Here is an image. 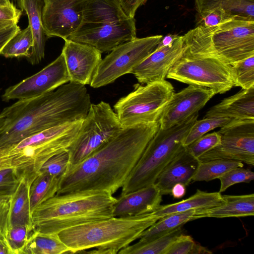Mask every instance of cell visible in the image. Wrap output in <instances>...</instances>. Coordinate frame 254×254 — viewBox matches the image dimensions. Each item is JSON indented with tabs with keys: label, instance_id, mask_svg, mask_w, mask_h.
I'll use <instances>...</instances> for the list:
<instances>
[{
	"label": "cell",
	"instance_id": "cell-1",
	"mask_svg": "<svg viewBox=\"0 0 254 254\" xmlns=\"http://www.w3.org/2000/svg\"><path fill=\"white\" fill-rule=\"evenodd\" d=\"M159 127L158 121L124 127L82 161L68 164L57 194L97 190L113 194L123 187Z\"/></svg>",
	"mask_w": 254,
	"mask_h": 254
},
{
	"label": "cell",
	"instance_id": "cell-2",
	"mask_svg": "<svg viewBox=\"0 0 254 254\" xmlns=\"http://www.w3.org/2000/svg\"><path fill=\"white\" fill-rule=\"evenodd\" d=\"M91 104L85 86L71 81L38 97L19 100L0 114L6 119L0 133V148L47 129L81 121Z\"/></svg>",
	"mask_w": 254,
	"mask_h": 254
},
{
	"label": "cell",
	"instance_id": "cell-3",
	"mask_svg": "<svg viewBox=\"0 0 254 254\" xmlns=\"http://www.w3.org/2000/svg\"><path fill=\"white\" fill-rule=\"evenodd\" d=\"M117 198L108 192L82 190L57 194L32 213L34 230L58 234L72 227L113 216Z\"/></svg>",
	"mask_w": 254,
	"mask_h": 254
},
{
	"label": "cell",
	"instance_id": "cell-4",
	"mask_svg": "<svg viewBox=\"0 0 254 254\" xmlns=\"http://www.w3.org/2000/svg\"><path fill=\"white\" fill-rule=\"evenodd\" d=\"M160 219L152 212L137 216L113 217L64 229L58 234L70 253L116 254L139 239Z\"/></svg>",
	"mask_w": 254,
	"mask_h": 254
},
{
	"label": "cell",
	"instance_id": "cell-5",
	"mask_svg": "<svg viewBox=\"0 0 254 254\" xmlns=\"http://www.w3.org/2000/svg\"><path fill=\"white\" fill-rule=\"evenodd\" d=\"M136 38L135 19L125 13L117 0H87L81 22L67 39L103 53Z\"/></svg>",
	"mask_w": 254,
	"mask_h": 254
},
{
	"label": "cell",
	"instance_id": "cell-6",
	"mask_svg": "<svg viewBox=\"0 0 254 254\" xmlns=\"http://www.w3.org/2000/svg\"><path fill=\"white\" fill-rule=\"evenodd\" d=\"M82 121L47 129L6 147L12 167L20 179L31 185L49 158L67 150L77 135Z\"/></svg>",
	"mask_w": 254,
	"mask_h": 254
},
{
	"label": "cell",
	"instance_id": "cell-7",
	"mask_svg": "<svg viewBox=\"0 0 254 254\" xmlns=\"http://www.w3.org/2000/svg\"><path fill=\"white\" fill-rule=\"evenodd\" d=\"M190 46L223 62L233 63L254 55V20L236 18L216 26L190 30Z\"/></svg>",
	"mask_w": 254,
	"mask_h": 254
},
{
	"label": "cell",
	"instance_id": "cell-8",
	"mask_svg": "<svg viewBox=\"0 0 254 254\" xmlns=\"http://www.w3.org/2000/svg\"><path fill=\"white\" fill-rule=\"evenodd\" d=\"M198 113L167 129L159 128L122 187L121 195L153 184L166 165L183 149Z\"/></svg>",
	"mask_w": 254,
	"mask_h": 254
},
{
	"label": "cell",
	"instance_id": "cell-9",
	"mask_svg": "<svg viewBox=\"0 0 254 254\" xmlns=\"http://www.w3.org/2000/svg\"><path fill=\"white\" fill-rule=\"evenodd\" d=\"M184 44L181 56L170 68L166 78L206 87L215 94H223L235 86L230 64L191 48L184 41Z\"/></svg>",
	"mask_w": 254,
	"mask_h": 254
},
{
	"label": "cell",
	"instance_id": "cell-10",
	"mask_svg": "<svg viewBox=\"0 0 254 254\" xmlns=\"http://www.w3.org/2000/svg\"><path fill=\"white\" fill-rule=\"evenodd\" d=\"M174 92L172 85L165 80L136 84L132 92L115 104L114 112L124 127L155 123Z\"/></svg>",
	"mask_w": 254,
	"mask_h": 254
},
{
	"label": "cell",
	"instance_id": "cell-11",
	"mask_svg": "<svg viewBox=\"0 0 254 254\" xmlns=\"http://www.w3.org/2000/svg\"><path fill=\"white\" fill-rule=\"evenodd\" d=\"M124 127L109 103L101 101L91 104L75 139L67 149L68 164L82 161Z\"/></svg>",
	"mask_w": 254,
	"mask_h": 254
},
{
	"label": "cell",
	"instance_id": "cell-12",
	"mask_svg": "<svg viewBox=\"0 0 254 254\" xmlns=\"http://www.w3.org/2000/svg\"><path fill=\"white\" fill-rule=\"evenodd\" d=\"M161 35L135 39L117 46L98 65L90 84L99 88L114 82L131 70L157 48Z\"/></svg>",
	"mask_w": 254,
	"mask_h": 254
},
{
	"label": "cell",
	"instance_id": "cell-13",
	"mask_svg": "<svg viewBox=\"0 0 254 254\" xmlns=\"http://www.w3.org/2000/svg\"><path fill=\"white\" fill-rule=\"evenodd\" d=\"M220 144L197 159L200 162L225 159L254 165V119H232L217 131Z\"/></svg>",
	"mask_w": 254,
	"mask_h": 254
},
{
	"label": "cell",
	"instance_id": "cell-14",
	"mask_svg": "<svg viewBox=\"0 0 254 254\" xmlns=\"http://www.w3.org/2000/svg\"><path fill=\"white\" fill-rule=\"evenodd\" d=\"M70 82L65 61L61 54L53 62L35 74L7 88L2 99L24 100L38 97Z\"/></svg>",
	"mask_w": 254,
	"mask_h": 254
},
{
	"label": "cell",
	"instance_id": "cell-15",
	"mask_svg": "<svg viewBox=\"0 0 254 254\" xmlns=\"http://www.w3.org/2000/svg\"><path fill=\"white\" fill-rule=\"evenodd\" d=\"M42 18L48 37L64 40L79 27L87 0H43Z\"/></svg>",
	"mask_w": 254,
	"mask_h": 254
},
{
	"label": "cell",
	"instance_id": "cell-16",
	"mask_svg": "<svg viewBox=\"0 0 254 254\" xmlns=\"http://www.w3.org/2000/svg\"><path fill=\"white\" fill-rule=\"evenodd\" d=\"M215 94L210 89L191 85L174 92L160 116V128L167 129L185 122L198 113Z\"/></svg>",
	"mask_w": 254,
	"mask_h": 254
},
{
	"label": "cell",
	"instance_id": "cell-17",
	"mask_svg": "<svg viewBox=\"0 0 254 254\" xmlns=\"http://www.w3.org/2000/svg\"><path fill=\"white\" fill-rule=\"evenodd\" d=\"M184 49L183 36L177 35L168 45L157 47L155 50L130 72L141 84L165 80L173 64Z\"/></svg>",
	"mask_w": 254,
	"mask_h": 254
},
{
	"label": "cell",
	"instance_id": "cell-18",
	"mask_svg": "<svg viewBox=\"0 0 254 254\" xmlns=\"http://www.w3.org/2000/svg\"><path fill=\"white\" fill-rule=\"evenodd\" d=\"M63 54L70 81L90 84L101 63L102 53L95 47L69 39L64 40Z\"/></svg>",
	"mask_w": 254,
	"mask_h": 254
},
{
	"label": "cell",
	"instance_id": "cell-19",
	"mask_svg": "<svg viewBox=\"0 0 254 254\" xmlns=\"http://www.w3.org/2000/svg\"><path fill=\"white\" fill-rule=\"evenodd\" d=\"M161 201L162 194L153 184L117 198L113 207V216H133L150 213L159 207Z\"/></svg>",
	"mask_w": 254,
	"mask_h": 254
},
{
	"label": "cell",
	"instance_id": "cell-20",
	"mask_svg": "<svg viewBox=\"0 0 254 254\" xmlns=\"http://www.w3.org/2000/svg\"><path fill=\"white\" fill-rule=\"evenodd\" d=\"M200 162L186 149L185 146L163 169L154 185L162 195L171 194L173 187L180 183L186 187L192 181Z\"/></svg>",
	"mask_w": 254,
	"mask_h": 254
},
{
	"label": "cell",
	"instance_id": "cell-21",
	"mask_svg": "<svg viewBox=\"0 0 254 254\" xmlns=\"http://www.w3.org/2000/svg\"><path fill=\"white\" fill-rule=\"evenodd\" d=\"M196 14L208 13L221 24L236 18L254 20V0H194Z\"/></svg>",
	"mask_w": 254,
	"mask_h": 254
},
{
	"label": "cell",
	"instance_id": "cell-22",
	"mask_svg": "<svg viewBox=\"0 0 254 254\" xmlns=\"http://www.w3.org/2000/svg\"><path fill=\"white\" fill-rule=\"evenodd\" d=\"M204 117L254 119V86L224 99L212 107Z\"/></svg>",
	"mask_w": 254,
	"mask_h": 254
},
{
	"label": "cell",
	"instance_id": "cell-23",
	"mask_svg": "<svg viewBox=\"0 0 254 254\" xmlns=\"http://www.w3.org/2000/svg\"><path fill=\"white\" fill-rule=\"evenodd\" d=\"M19 5L28 18L33 39L28 61L33 65L38 64L44 58L47 37L44 30L42 13L43 0H18Z\"/></svg>",
	"mask_w": 254,
	"mask_h": 254
},
{
	"label": "cell",
	"instance_id": "cell-24",
	"mask_svg": "<svg viewBox=\"0 0 254 254\" xmlns=\"http://www.w3.org/2000/svg\"><path fill=\"white\" fill-rule=\"evenodd\" d=\"M223 202L213 207L196 210L198 219L223 218L254 215V194L222 195Z\"/></svg>",
	"mask_w": 254,
	"mask_h": 254
},
{
	"label": "cell",
	"instance_id": "cell-25",
	"mask_svg": "<svg viewBox=\"0 0 254 254\" xmlns=\"http://www.w3.org/2000/svg\"><path fill=\"white\" fill-rule=\"evenodd\" d=\"M224 201L222 195L218 192H208L197 190L195 193L181 201L160 205L152 213L161 219L167 215L192 209H202L214 207Z\"/></svg>",
	"mask_w": 254,
	"mask_h": 254
},
{
	"label": "cell",
	"instance_id": "cell-26",
	"mask_svg": "<svg viewBox=\"0 0 254 254\" xmlns=\"http://www.w3.org/2000/svg\"><path fill=\"white\" fill-rule=\"evenodd\" d=\"M31 185L21 179L14 192L11 195L10 221L11 226L32 225L29 190Z\"/></svg>",
	"mask_w": 254,
	"mask_h": 254
},
{
	"label": "cell",
	"instance_id": "cell-27",
	"mask_svg": "<svg viewBox=\"0 0 254 254\" xmlns=\"http://www.w3.org/2000/svg\"><path fill=\"white\" fill-rule=\"evenodd\" d=\"M196 210L167 215L144 230L139 236V241L146 242L157 238L182 226L186 223L197 219Z\"/></svg>",
	"mask_w": 254,
	"mask_h": 254
},
{
	"label": "cell",
	"instance_id": "cell-28",
	"mask_svg": "<svg viewBox=\"0 0 254 254\" xmlns=\"http://www.w3.org/2000/svg\"><path fill=\"white\" fill-rule=\"evenodd\" d=\"M70 253L58 234H46L34 230L30 235L22 254H62Z\"/></svg>",
	"mask_w": 254,
	"mask_h": 254
},
{
	"label": "cell",
	"instance_id": "cell-29",
	"mask_svg": "<svg viewBox=\"0 0 254 254\" xmlns=\"http://www.w3.org/2000/svg\"><path fill=\"white\" fill-rule=\"evenodd\" d=\"M60 178L40 173L31 184L29 190L31 213L39 205L57 194Z\"/></svg>",
	"mask_w": 254,
	"mask_h": 254
},
{
	"label": "cell",
	"instance_id": "cell-30",
	"mask_svg": "<svg viewBox=\"0 0 254 254\" xmlns=\"http://www.w3.org/2000/svg\"><path fill=\"white\" fill-rule=\"evenodd\" d=\"M183 232L182 227H180L153 240L146 242L139 241L121 249L118 254H164L169 245Z\"/></svg>",
	"mask_w": 254,
	"mask_h": 254
},
{
	"label": "cell",
	"instance_id": "cell-31",
	"mask_svg": "<svg viewBox=\"0 0 254 254\" xmlns=\"http://www.w3.org/2000/svg\"><path fill=\"white\" fill-rule=\"evenodd\" d=\"M240 161L225 159H215L200 162L192 181L208 182L223 175L229 170L237 167H243Z\"/></svg>",
	"mask_w": 254,
	"mask_h": 254
},
{
	"label": "cell",
	"instance_id": "cell-32",
	"mask_svg": "<svg viewBox=\"0 0 254 254\" xmlns=\"http://www.w3.org/2000/svg\"><path fill=\"white\" fill-rule=\"evenodd\" d=\"M33 39L29 25L14 35L5 46L1 55L5 58H28L33 46Z\"/></svg>",
	"mask_w": 254,
	"mask_h": 254
},
{
	"label": "cell",
	"instance_id": "cell-33",
	"mask_svg": "<svg viewBox=\"0 0 254 254\" xmlns=\"http://www.w3.org/2000/svg\"><path fill=\"white\" fill-rule=\"evenodd\" d=\"M233 119L222 117H205L196 120L190 128L184 142V146L203 136L208 131L229 123Z\"/></svg>",
	"mask_w": 254,
	"mask_h": 254
},
{
	"label": "cell",
	"instance_id": "cell-34",
	"mask_svg": "<svg viewBox=\"0 0 254 254\" xmlns=\"http://www.w3.org/2000/svg\"><path fill=\"white\" fill-rule=\"evenodd\" d=\"M235 86L247 89L254 86V55L231 64Z\"/></svg>",
	"mask_w": 254,
	"mask_h": 254
},
{
	"label": "cell",
	"instance_id": "cell-35",
	"mask_svg": "<svg viewBox=\"0 0 254 254\" xmlns=\"http://www.w3.org/2000/svg\"><path fill=\"white\" fill-rule=\"evenodd\" d=\"M33 231L32 225L10 226L6 240L10 254H22V252Z\"/></svg>",
	"mask_w": 254,
	"mask_h": 254
},
{
	"label": "cell",
	"instance_id": "cell-36",
	"mask_svg": "<svg viewBox=\"0 0 254 254\" xmlns=\"http://www.w3.org/2000/svg\"><path fill=\"white\" fill-rule=\"evenodd\" d=\"M218 179L220 181L219 192L221 193L233 185L250 183L254 179V173L249 169L237 167L229 170Z\"/></svg>",
	"mask_w": 254,
	"mask_h": 254
},
{
	"label": "cell",
	"instance_id": "cell-37",
	"mask_svg": "<svg viewBox=\"0 0 254 254\" xmlns=\"http://www.w3.org/2000/svg\"><path fill=\"white\" fill-rule=\"evenodd\" d=\"M220 142V135L217 132L214 131L202 136L185 147L191 155L198 158L205 152L219 145Z\"/></svg>",
	"mask_w": 254,
	"mask_h": 254
},
{
	"label": "cell",
	"instance_id": "cell-38",
	"mask_svg": "<svg viewBox=\"0 0 254 254\" xmlns=\"http://www.w3.org/2000/svg\"><path fill=\"white\" fill-rule=\"evenodd\" d=\"M68 162L67 150L62 152L49 158L43 165L39 173H46L60 178L65 172Z\"/></svg>",
	"mask_w": 254,
	"mask_h": 254
},
{
	"label": "cell",
	"instance_id": "cell-39",
	"mask_svg": "<svg viewBox=\"0 0 254 254\" xmlns=\"http://www.w3.org/2000/svg\"><path fill=\"white\" fill-rule=\"evenodd\" d=\"M10 199L11 195L0 193V241L6 244L7 235L11 226Z\"/></svg>",
	"mask_w": 254,
	"mask_h": 254
},
{
	"label": "cell",
	"instance_id": "cell-40",
	"mask_svg": "<svg viewBox=\"0 0 254 254\" xmlns=\"http://www.w3.org/2000/svg\"><path fill=\"white\" fill-rule=\"evenodd\" d=\"M195 244L190 236L182 233L172 241L164 254H192Z\"/></svg>",
	"mask_w": 254,
	"mask_h": 254
},
{
	"label": "cell",
	"instance_id": "cell-41",
	"mask_svg": "<svg viewBox=\"0 0 254 254\" xmlns=\"http://www.w3.org/2000/svg\"><path fill=\"white\" fill-rule=\"evenodd\" d=\"M20 181V179L13 168L0 170V193L11 195Z\"/></svg>",
	"mask_w": 254,
	"mask_h": 254
},
{
	"label": "cell",
	"instance_id": "cell-42",
	"mask_svg": "<svg viewBox=\"0 0 254 254\" xmlns=\"http://www.w3.org/2000/svg\"><path fill=\"white\" fill-rule=\"evenodd\" d=\"M22 10L17 8L10 3L5 6H0V31L11 25L17 24Z\"/></svg>",
	"mask_w": 254,
	"mask_h": 254
},
{
	"label": "cell",
	"instance_id": "cell-43",
	"mask_svg": "<svg viewBox=\"0 0 254 254\" xmlns=\"http://www.w3.org/2000/svg\"><path fill=\"white\" fill-rule=\"evenodd\" d=\"M125 13L129 17L134 18L137 9L144 4L147 0H117Z\"/></svg>",
	"mask_w": 254,
	"mask_h": 254
},
{
	"label": "cell",
	"instance_id": "cell-44",
	"mask_svg": "<svg viewBox=\"0 0 254 254\" xmlns=\"http://www.w3.org/2000/svg\"><path fill=\"white\" fill-rule=\"evenodd\" d=\"M20 30L17 24H15L0 31V54L8 41Z\"/></svg>",
	"mask_w": 254,
	"mask_h": 254
},
{
	"label": "cell",
	"instance_id": "cell-45",
	"mask_svg": "<svg viewBox=\"0 0 254 254\" xmlns=\"http://www.w3.org/2000/svg\"><path fill=\"white\" fill-rule=\"evenodd\" d=\"M12 167L11 159L5 147L0 148V170Z\"/></svg>",
	"mask_w": 254,
	"mask_h": 254
},
{
	"label": "cell",
	"instance_id": "cell-46",
	"mask_svg": "<svg viewBox=\"0 0 254 254\" xmlns=\"http://www.w3.org/2000/svg\"><path fill=\"white\" fill-rule=\"evenodd\" d=\"M186 187L182 184H176L172 188L171 194L175 198H181L186 194Z\"/></svg>",
	"mask_w": 254,
	"mask_h": 254
},
{
	"label": "cell",
	"instance_id": "cell-47",
	"mask_svg": "<svg viewBox=\"0 0 254 254\" xmlns=\"http://www.w3.org/2000/svg\"><path fill=\"white\" fill-rule=\"evenodd\" d=\"M212 252L206 247L201 246L199 243L196 242L192 254H211Z\"/></svg>",
	"mask_w": 254,
	"mask_h": 254
},
{
	"label": "cell",
	"instance_id": "cell-48",
	"mask_svg": "<svg viewBox=\"0 0 254 254\" xmlns=\"http://www.w3.org/2000/svg\"><path fill=\"white\" fill-rule=\"evenodd\" d=\"M0 254H10V252L7 244L0 241Z\"/></svg>",
	"mask_w": 254,
	"mask_h": 254
},
{
	"label": "cell",
	"instance_id": "cell-49",
	"mask_svg": "<svg viewBox=\"0 0 254 254\" xmlns=\"http://www.w3.org/2000/svg\"><path fill=\"white\" fill-rule=\"evenodd\" d=\"M6 122V118L0 115V133L4 127Z\"/></svg>",
	"mask_w": 254,
	"mask_h": 254
},
{
	"label": "cell",
	"instance_id": "cell-50",
	"mask_svg": "<svg viewBox=\"0 0 254 254\" xmlns=\"http://www.w3.org/2000/svg\"><path fill=\"white\" fill-rule=\"evenodd\" d=\"M10 3V0H0V6L6 5Z\"/></svg>",
	"mask_w": 254,
	"mask_h": 254
},
{
	"label": "cell",
	"instance_id": "cell-51",
	"mask_svg": "<svg viewBox=\"0 0 254 254\" xmlns=\"http://www.w3.org/2000/svg\"></svg>",
	"mask_w": 254,
	"mask_h": 254
}]
</instances>
